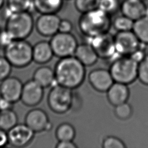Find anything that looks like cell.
Returning <instances> with one entry per match:
<instances>
[{"label": "cell", "instance_id": "19", "mask_svg": "<svg viewBox=\"0 0 148 148\" xmlns=\"http://www.w3.org/2000/svg\"><path fill=\"white\" fill-rule=\"evenodd\" d=\"M33 61L36 63L44 64L49 62L53 57L54 53L50 42L42 40L32 46Z\"/></svg>", "mask_w": 148, "mask_h": 148}, {"label": "cell", "instance_id": "8", "mask_svg": "<svg viewBox=\"0 0 148 148\" xmlns=\"http://www.w3.org/2000/svg\"><path fill=\"white\" fill-rule=\"evenodd\" d=\"M114 39L116 51L119 56H131L141 44L132 30L118 31Z\"/></svg>", "mask_w": 148, "mask_h": 148}, {"label": "cell", "instance_id": "37", "mask_svg": "<svg viewBox=\"0 0 148 148\" xmlns=\"http://www.w3.org/2000/svg\"><path fill=\"white\" fill-rule=\"evenodd\" d=\"M9 144L7 131L0 128V148L5 147Z\"/></svg>", "mask_w": 148, "mask_h": 148}, {"label": "cell", "instance_id": "29", "mask_svg": "<svg viewBox=\"0 0 148 148\" xmlns=\"http://www.w3.org/2000/svg\"><path fill=\"white\" fill-rule=\"evenodd\" d=\"M114 113L118 118L122 120L127 119L132 115V108L128 103L125 102L115 106Z\"/></svg>", "mask_w": 148, "mask_h": 148}, {"label": "cell", "instance_id": "25", "mask_svg": "<svg viewBox=\"0 0 148 148\" xmlns=\"http://www.w3.org/2000/svg\"><path fill=\"white\" fill-rule=\"evenodd\" d=\"M75 134L76 131L74 127L68 123L61 124L56 131V136L59 141L72 140Z\"/></svg>", "mask_w": 148, "mask_h": 148}, {"label": "cell", "instance_id": "22", "mask_svg": "<svg viewBox=\"0 0 148 148\" xmlns=\"http://www.w3.org/2000/svg\"><path fill=\"white\" fill-rule=\"evenodd\" d=\"M33 79L43 88L53 86V83L56 82L54 70L47 66L37 68L34 73Z\"/></svg>", "mask_w": 148, "mask_h": 148}, {"label": "cell", "instance_id": "38", "mask_svg": "<svg viewBox=\"0 0 148 148\" xmlns=\"http://www.w3.org/2000/svg\"><path fill=\"white\" fill-rule=\"evenodd\" d=\"M57 148H77V146L72 140L59 141L56 145Z\"/></svg>", "mask_w": 148, "mask_h": 148}, {"label": "cell", "instance_id": "10", "mask_svg": "<svg viewBox=\"0 0 148 148\" xmlns=\"http://www.w3.org/2000/svg\"><path fill=\"white\" fill-rule=\"evenodd\" d=\"M8 132L9 144L15 147H23L32 140L35 132L25 123H17Z\"/></svg>", "mask_w": 148, "mask_h": 148}, {"label": "cell", "instance_id": "4", "mask_svg": "<svg viewBox=\"0 0 148 148\" xmlns=\"http://www.w3.org/2000/svg\"><path fill=\"white\" fill-rule=\"evenodd\" d=\"M139 63L130 56H120L113 60L109 71L114 82L126 84L138 78Z\"/></svg>", "mask_w": 148, "mask_h": 148}, {"label": "cell", "instance_id": "2", "mask_svg": "<svg viewBox=\"0 0 148 148\" xmlns=\"http://www.w3.org/2000/svg\"><path fill=\"white\" fill-rule=\"evenodd\" d=\"M77 26L87 39L108 32L112 26V16L98 8L81 13Z\"/></svg>", "mask_w": 148, "mask_h": 148}, {"label": "cell", "instance_id": "35", "mask_svg": "<svg viewBox=\"0 0 148 148\" xmlns=\"http://www.w3.org/2000/svg\"><path fill=\"white\" fill-rule=\"evenodd\" d=\"M141 46V44H140ZM131 56L134 60H135L136 62L139 63L140 61H142L145 57L146 56L145 54V50L142 49V47L140 46V47L136 50L135 52H134Z\"/></svg>", "mask_w": 148, "mask_h": 148}, {"label": "cell", "instance_id": "20", "mask_svg": "<svg viewBox=\"0 0 148 148\" xmlns=\"http://www.w3.org/2000/svg\"><path fill=\"white\" fill-rule=\"evenodd\" d=\"M65 0H32L34 10L39 14H57L63 8Z\"/></svg>", "mask_w": 148, "mask_h": 148}, {"label": "cell", "instance_id": "21", "mask_svg": "<svg viewBox=\"0 0 148 148\" xmlns=\"http://www.w3.org/2000/svg\"><path fill=\"white\" fill-rule=\"evenodd\" d=\"M4 17L13 13L29 12L34 10L32 0H5Z\"/></svg>", "mask_w": 148, "mask_h": 148}, {"label": "cell", "instance_id": "18", "mask_svg": "<svg viewBox=\"0 0 148 148\" xmlns=\"http://www.w3.org/2000/svg\"><path fill=\"white\" fill-rule=\"evenodd\" d=\"M74 56L85 66L94 65L99 58L94 48L88 42L78 44Z\"/></svg>", "mask_w": 148, "mask_h": 148}, {"label": "cell", "instance_id": "32", "mask_svg": "<svg viewBox=\"0 0 148 148\" xmlns=\"http://www.w3.org/2000/svg\"><path fill=\"white\" fill-rule=\"evenodd\" d=\"M12 67L13 66L4 56H0V81L10 76Z\"/></svg>", "mask_w": 148, "mask_h": 148}, {"label": "cell", "instance_id": "41", "mask_svg": "<svg viewBox=\"0 0 148 148\" xmlns=\"http://www.w3.org/2000/svg\"><path fill=\"white\" fill-rule=\"evenodd\" d=\"M1 27H0V32H1Z\"/></svg>", "mask_w": 148, "mask_h": 148}, {"label": "cell", "instance_id": "31", "mask_svg": "<svg viewBox=\"0 0 148 148\" xmlns=\"http://www.w3.org/2000/svg\"><path fill=\"white\" fill-rule=\"evenodd\" d=\"M102 147L103 148H125L126 146L119 138L108 136L103 139Z\"/></svg>", "mask_w": 148, "mask_h": 148}, {"label": "cell", "instance_id": "6", "mask_svg": "<svg viewBox=\"0 0 148 148\" xmlns=\"http://www.w3.org/2000/svg\"><path fill=\"white\" fill-rule=\"evenodd\" d=\"M73 95L72 89L58 84L53 86L48 97L47 103L50 108L57 113L68 112L72 105Z\"/></svg>", "mask_w": 148, "mask_h": 148}, {"label": "cell", "instance_id": "14", "mask_svg": "<svg viewBox=\"0 0 148 148\" xmlns=\"http://www.w3.org/2000/svg\"><path fill=\"white\" fill-rule=\"evenodd\" d=\"M24 123L35 132L50 130L52 127L47 114L43 110L39 108L28 111L25 115Z\"/></svg>", "mask_w": 148, "mask_h": 148}, {"label": "cell", "instance_id": "26", "mask_svg": "<svg viewBox=\"0 0 148 148\" xmlns=\"http://www.w3.org/2000/svg\"><path fill=\"white\" fill-rule=\"evenodd\" d=\"M134 21L121 14L112 20V26L118 31H125L132 29Z\"/></svg>", "mask_w": 148, "mask_h": 148}, {"label": "cell", "instance_id": "7", "mask_svg": "<svg viewBox=\"0 0 148 148\" xmlns=\"http://www.w3.org/2000/svg\"><path fill=\"white\" fill-rule=\"evenodd\" d=\"M50 43L54 55L60 58L74 55L78 45L76 37L71 32L59 31L51 36Z\"/></svg>", "mask_w": 148, "mask_h": 148}, {"label": "cell", "instance_id": "40", "mask_svg": "<svg viewBox=\"0 0 148 148\" xmlns=\"http://www.w3.org/2000/svg\"><path fill=\"white\" fill-rule=\"evenodd\" d=\"M145 16L148 17V5H147L146 8V12H145Z\"/></svg>", "mask_w": 148, "mask_h": 148}, {"label": "cell", "instance_id": "17", "mask_svg": "<svg viewBox=\"0 0 148 148\" xmlns=\"http://www.w3.org/2000/svg\"><path fill=\"white\" fill-rule=\"evenodd\" d=\"M106 92L109 102L114 106L127 102L130 95L127 84L116 82H114Z\"/></svg>", "mask_w": 148, "mask_h": 148}, {"label": "cell", "instance_id": "13", "mask_svg": "<svg viewBox=\"0 0 148 148\" xmlns=\"http://www.w3.org/2000/svg\"><path fill=\"white\" fill-rule=\"evenodd\" d=\"M60 17L56 13L40 14L35 21V27L44 36H52L58 32Z\"/></svg>", "mask_w": 148, "mask_h": 148}, {"label": "cell", "instance_id": "36", "mask_svg": "<svg viewBox=\"0 0 148 148\" xmlns=\"http://www.w3.org/2000/svg\"><path fill=\"white\" fill-rule=\"evenodd\" d=\"M13 103L0 95V111L13 109Z\"/></svg>", "mask_w": 148, "mask_h": 148}, {"label": "cell", "instance_id": "33", "mask_svg": "<svg viewBox=\"0 0 148 148\" xmlns=\"http://www.w3.org/2000/svg\"><path fill=\"white\" fill-rule=\"evenodd\" d=\"M15 40L12 35L5 28L0 32V47L4 49Z\"/></svg>", "mask_w": 148, "mask_h": 148}, {"label": "cell", "instance_id": "39", "mask_svg": "<svg viewBox=\"0 0 148 148\" xmlns=\"http://www.w3.org/2000/svg\"><path fill=\"white\" fill-rule=\"evenodd\" d=\"M5 0H0V10L3 9V8L5 6Z\"/></svg>", "mask_w": 148, "mask_h": 148}, {"label": "cell", "instance_id": "12", "mask_svg": "<svg viewBox=\"0 0 148 148\" xmlns=\"http://www.w3.org/2000/svg\"><path fill=\"white\" fill-rule=\"evenodd\" d=\"M44 88L33 79L23 84L20 101L27 106L37 105L42 101Z\"/></svg>", "mask_w": 148, "mask_h": 148}, {"label": "cell", "instance_id": "24", "mask_svg": "<svg viewBox=\"0 0 148 148\" xmlns=\"http://www.w3.org/2000/svg\"><path fill=\"white\" fill-rule=\"evenodd\" d=\"M17 123L18 116L13 109L0 111L1 129L8 131Z\"/></svg>", "mask_w": 148, "mask_h": 148}, {"label": "cell", "instance_id": "34", "mask_svg": "<svg viewBox=\"0 0 148 148\" xmlns=\"http://www.w3.org/2000/svg\"><path fill=\"white\" fill-rule=\"evenodd\" d=\"M73 25L71 21L67 19H61L59 24L58 31L62 32H71Z\"/></svg>", "mask_w": 148, "mask_h": 148}, {"label": "cell", "instance_id": "1", "mask_svg": "<svg viewBox=\"0 0 148 148\" xmlns=\"http://www.w3.org/2000/svg\"><path fill=\"white\" fill-rule=\"evenodd\" d=\"M85 66L74 55L61 58L54 70L56 83L72 90L78 87L85 78Z\"/></svg>", "mask_w": 148, "mask_h": 148}, {"label": "cell", "instance_id": "27", "mask_svg": "<svg viewBox=\"0 0 148 148\" xmlns=\"http://www.w3.org/2000/svg\"><path fill=\"white\" fill-rule=\"evenodd\" d=\"M120 0H99L98 8L111 16L120 10Z\"/></svg>", "mask_w": 148, "mask_h": 148}, {"label": "cell", "instance_id": "16", "mask_svg": "<svg viewBox=\"0 0 148 148\" xmlns=\"http://www.w3.org/2000/svg\"><path fill=\"white\" fill-rule=\"evenodd\" d=\"M146 6L143 0H123L120 10L122 14L135 21L145 16Z\"/></svg>", "mask_w": 148, "mask_h": 148}, {"label": "cell", "instance_id": "11", "mask_svg": "<svg viewBox=\"0 0 148 148\" xmlns=\"http://www.w3.org/2000/svg\"><path fill=\"white\" fill-rule=\"evenodd\" d=\"M0 95L13 103L20 101L23 83L16 77L9 76L1 81Z\"/></svg>", "mask_w": 148, "mask_h": 148}, {"label": "cell", "instance_id": "9", "mask_svg": "<svg viewBox=\"0 0 148 148\" xmlns=\"http://www.w3.org/2000/svg\"><path fill=\"white\" fill-rule=\"evenodd\" d=\"M88 43L92 46L99 58L110 59L117 54L114 39L109 32L88 39Z\"/></svg>", "mask_w": 148, "mask_h": 148}, {"label": "cell", "instance_id": "15", "mask_svg": "<svg viewBox=\"0 0 148 148\" xmlns=\"http://www.w3.org/2000/svg\"><path fill=\"white\" fill-rule=\"evenodd\" d=\"M88 80L93 88L100 92H106L114 83L109 70L103 68H98L91 71Z\"/></svg>", "mask_w": 148, "mask_h": 148}, {"label": "cell", "instance_id": "30", "mask_svg": "<svg viewBox=\"0 0 148 148\" xmlns=\"http://www.w3.org/2000/svg\"><path fill=\"white\" fill-rule=\"evenodd\" d=\"M138 78L143 84L148 86V56L139 63Z\"/></svg>", "mask_w": 148, "mask_h": 148}, {"label": "cell", "instance_id": "23", "mask_svg": "<svg viewBox=\"0 0 148 148\" xmlns=\"http://www.w3.org/2000/svg\"><path fill=\"white\" fill-rule=\"evenodd\" d=\"M132 31L141 43L148 45V17L143 16L134 21Z\"/></svg>", "mask_w": 148, "mask_h": 148}, {"label": "cell", "instance_id": "5", "mask_svg": "<svg viewBox=\"0 0 148 148\" xmlns=\"http://www.w3.org/2000/svg\"><path fill=\"white\" fill-rule=\"evenodd\" d=\"M4 56L16 68H24L33 61L32 46L25 39H15L4 49Z\"/></svg>", "mask_w": 148, "mask_h": 148}, {"label": "cell", "instance_id": "28", "mask_svg": "<svg viewBox=\"0 0 148 148\" xmlns=\"http://www.w3.org/2000/svg\"><path fill=\"white\" fill-rule=\"evenodd\" d=\"M99 0H74L75 9L80 13L98 8Z\"/></svg>", "mask_w": 148, "mask_h": 148}, {"label": "cell", "instance_id": "3", "mask_svg": "<svg viewBox=\"0 0 148 148\" xmlns=\"http://www.w3.org/2000/svg\"><path fill=\"white\" fill-rule=\"evenodd\" d=\"M35 21L31 12L13 13L5 18L6 29L14 39H25L32 33Z\"/></svg>", "mask_w": 148, "mask_h": 148}]
</instances>
